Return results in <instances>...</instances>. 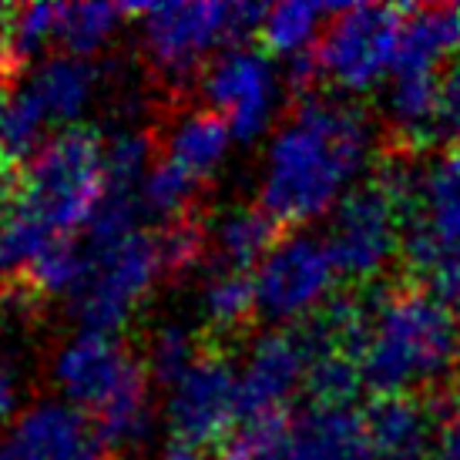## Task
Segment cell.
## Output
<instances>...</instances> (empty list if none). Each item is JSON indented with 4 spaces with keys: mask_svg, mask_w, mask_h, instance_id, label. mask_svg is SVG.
Here are the masks:
<instances>
[{
    "mask_svg": "<svg viewBox=\"0 0 460 460\" xmlns=\"http://www.w3.org/2000/svg\"><path fill=\"white\" fill-rule=\"evenodd\" d=\"M440 75H394L386 81L384 111L396 138L407 145H423L440 128Z\"/></svg>",
    "mask_w": 460,
    "mask_h": 460,
    "instance_id": "23",
    "label": "cell"
},
{
    "mask_svg": "<svg viewBox=\"0 0 460 460\" xmlns=\"http://www.w3.org/2000/svg\"><path fill=\"white\" fill-rule=\"evenodd\" d=\"M340 279L343 276L326 239L293 232L272 245V252L252 272L259 316L279 323L286 330L306 326L336 299L332 293Z\"/></svg>",
    "mask_w": 460,
    "mask_h": 460,
    "instance_id": "11",
    "label": "cell"
},
{
    "mask_svg": "<svg viewBox=\"0 0 460 460\" xmlns=\"http://www.w3.org/2000/svg\"><path fill=\"white\" fill-rule=\"evenodd\" d=\"M7 212H11V205L0 202V279L7 276V262H4V229H7Z\"/></svg>",
    "mask_w": 460,
    "mask_h": 460,
    "instance_id": "34",
    "label": "cell"
},
{
    "mask_svg": "<svg viewBox=\"0 0 460 460\" xmlns=\"http://www.w3.org/2000/svg\"><path fill=\"white\" fill-rule=\"evenodd\" d=\"M51 380L61 400L98 423L111 450L148 440L155 423L152 376L118 336L77 330L54 353Z\"/></svg>",
    "mask_w": 460,
    "mask_h": 460,
    "instance_id": "4",
    "label": "cell"
},
{
    "mask_svg": "<svg viewBox=\"0 0 460 460\" xmlns=\"http://www.w3.org/2000/svg\"><path fill=\"white\" fill-rule=\"evenodd\" d=\"M460 51V4L407 7L394 75H440Z\"/></svg>",
    "mask_w": 460,
    "mask_h": 460,
    "instance_id": "19",
    "label": "cell"
},
{
    "mask_svg": "<svg viewBox=\"0 0 460 460\" xmlns=\"http://www.w3.org/2000/svg\"><path fill=\"white\" fill-rule=\"evenodd\" d=\"M58 27H61V4H24L0 11V40L17 67L40 58L48 44H58Z\"/></svg>",
    "mask_w": 460,
    "mask_h": 460,
    "instance_id": "25",
    "label": "cell"
},
{
    "mask_svg": "<svg viewBox=\"0 0 460 460\" xmlns=\"http://www.w3.org/2000/svg\"><path fill=\"white\" fill-rule=\"evenodd\" d=\"M332 13H336V7L306 4V0H286V4L266 7V17L259 27L266 54L272 61H289L293 67L309 61L320 48Z\"/></svg>",
    "mask_w": 460,
    "mask_h": 460,
    "instance_id": "21",
    "label": "cell"
},
{
    "mask_svg": "<svg viewBox=\"0 0 460 460\" xmlns=\"http://www.w3.org/2000/svg\"><path fill=\"white\" fill-rule=\"evenodd\" d=\"M313 359L316 343L306 326L262 332L239 363V420L289 413V400L306 390Z\"/></svg>",
    "mask_w": 460,
    "mask_h": 460,
    "instance_id": "14",
    "label": "cell"
},
{
    "mask_svg": "<svg viewBox=\"0 0 460 460\" xmlns=\"http://www.w3.org/2000/svg\"><path fill=\"white\" fill-rule=\"evenodd\" d=\"M235 138H232L229 125L208 111V108H195L185 111L172 121V128L165 131V145H162V158L181 168L185 175L199 185L208 179H216L222 165L229 162V152Z\"/></svg>",
    "mask_w": 460,
    "mask_h": 460,
    "instance_id": "18",
    "label": "cell"
},
{
    "mask_svg": "<svg viewBox=\"0 0 460 460\" xmlns=\"http://www.w3.org/2000/svg\"><path fill=\"white\" fill-rule=\"evenodd\" d=\"M165 423L179 447L222 444L239 423V367L205 349L172 386H165Z\"/></svg>",
    "mask_w": 460,
    "mask_h": 460,
    "instance_id": "13",
    "label": "cell"
},
{
    "mask_svg": "<svg viewBox=\"0 0 460 460\" xmlns=\"http://www.w3.org/2000/svg\"><path fill=\"white\" fill-rule=\"evenodd\" d=\"M202 353H205L202 343H199V336H195L189 326H181V323H162V326H155L152 336H148L141 363H145V370L152 376V384H158L165 390V386L175 384Z\"/></svg>",
    "mask_w": 460,
    "mask_h": 460,
    "instance_id": "28",
    "label": "cell"
},
{
    "mask_svg": "<svg viewBox=\"0 0 460 460\" xmlns=\"http://www.w3.org/2000/svg\"><path fill=\"white\" fill-rule=\"evenodd\" d=\"M286 460H373L367 410H357V403L349 407L309 403V410L293 417Z\"/></svg>",
    "mask_w": 460,
    "mask_h": 460,
    "instance_id": "16",
    "label": "cell"
},
{
    "mask_svg": "<svg viewBox=\"0 0 460 460\" xmlns=\"http://www.w3.org/2000/svg\"><path fill=\"white\" fill-rule=\"evenodd\" d=\"M407 7L349 4L336 7L320 48L313 54L316 81H326L346 98L386 84L396 71Z\"/></svg>",
    "mask_w": 460,
    "mask_h": 460,
    "instance_id": "9",
    "label": "cell"
},
{
    "mask_svg": "<svg viewBox=\"0 0 460 460\" xmlns=\"http://www.w3.org/2000/svg\"><path fill=\"white\" fill-rule=\"evenodd\" d=\"M195 309H199V323L205 330L218 332V336H235L259 313L252 272L212 266L199 282Z\"/></svg>",
    "mask_w": 460,
    "mask_h": 460,
    "instance_id": "22",
    "label": "cell"
},
{
    "mask_svg": "<svg viewBox=\"0 0 460 460\" xmlns=\"http://www.w3.org/2000/svg\"><path fill=\"white\" fill-rule=\"evenodd\" d=\"M84 269H88V252L84 245L71 239V243H54L51 249H44L21 276L27 279V289H34L38 296L67 303L84 279Z\"/></svg>",
    "mask_w": 460,
    "mask_h": 460,
    "instance_id": "27",
    "label": "cell"
},
{
    "mask_svg": "<svg viewBox=\"0 0 460 460\" xmlns=\"http://www.w3.org/2000/svg\"><path fill=\"white\" fill-rule=\"evenodd\" d=\"M208 252H212V266L226 269H259V262L272 252L276 239V222L259 208V205H229L222 208L208 226Z\"/></svg>",
    "mask_w": 460,
    "mask_h": 460,
    "instance_id": "20",
    "label": "cell"
},
{
    "mask_svg": "<svg viewBox=\"0 0 460 460\" xmlns=\"http://www.w3.org/2000/svg\"><path fill=\"white\" fill-rule=\"evenodd\" d=\"M450 309H454V316H457V323H460V289H457V296L450 299Z\"/></svg>",
    "mask_w": 460,
    "mask_h": 460,
    "instance_id": "36",
    "label": "cell"
},
{
    "mask_svg": "<svg viewBox=\"0 0 460 460\" xmlns=\"http://www.w3.org/2000/svg\"><path fill=\"white\" fill-rule=\"evenodd\" d=\"M202 94L208 111L229 125L232 138L252 145L272 128L282 98V77L276 61L256 48H226L202 71Z\"/></svg>",
    "mask_w": 460,
    "mask_h": 460,
    "instance_id": "12",
    "label": "cell"
},
{
    "mask_svg": "<svg viewBox=\"0 0 460 460\" xmlns=\"http://www.w3.org/2000/svg\"><path fill=\"white\" fill-rule=\"evenodd\" d=\"M417 181L407 165H386L346 195L330 216V245L340 276L349 282H376L407 252Z\"/></svg>",
    "mask_w": 460,
    "mask_h": 460,
    "instance_id": "5",
    "label": "cell"
},
{
    "mask_svg": "<svg viewBox=\"0 0 460 460\" xmlns=\"http://www.w3.org/2000/svg\"><path fill=\"white\" fill-rule=\"evenodd\" d=\"M202 192V185L192 181L181 168H175L172 162H165L162 155L155 158V165L148 168V175L141 181V208H145V216H162V218H181L189 216V208L192 202L199 199Z\"/></svg>",
    "mask_w": 460,
    "mask_h": 460,
    "instance_id": "29",
    "label": "cell"
},
{
    "mask_svg": "<svg viewBox=\"0 0 460 460\" xmlns=\"http://www.w3.org/2000/svg\"><path fill=\"white\" fill-rule=\"evenodd\" d=\"M102 91V67L75 54L44 58L0 102V135L7 152L31 158L48 141V131L77 128Z\"/></svg>",
    "mask_w": 460,
    "mask_h": 460,
    "instance_id": "8",
    "label": "cell"
},
{
    "mask_svg": "<svg viewBox=\"0 0 460 460\" xmlns=\"http://www.w3.org/2000/svg\"><path fill=\"white\" fill-rule=\"evenodd\" d=\"M407 256L430 293L454 299L460 289V145L437 155L417 181Z\"/></svg>",
    "mask_w": 460,
    "mask_h": 460,
    "instance_id": "10",
    "label": "cell"
},
{
    "mask_svg": "<svg viewBox=\"0 0 460 460\" xmlns=\"http://www.w3.org/2000/svg\"><path fill=\"white\" fill-rule=\"evenodd\" d=\"M367 423L373 460H434L437 417L420 396H380Z\"/></svg>",
    "mask_w": 460,
    "mask_h": 460,
    "instance_id": "17",
    "label": "cell"
},
{
    "mask_svg": "<svg viewBox=\"0 0 460 460\" xmlns=\"http://www.w3.org/2000/svg\"><path fill=\"white\" fill-rule=\"evenodd\" d=\"M152 460H202L195 450H189V447H179V444H172L168 450H162L158 457H152Z\"/></svg>",
    "mask_w": 460,
    "mask_h": 460,
    "instance_id": "33",
    "label": "cell"
},
{
    "mask_svg": "<svg viewBox=\"0 0 460 460\" xmlns=\"http://www.w3.org/2000/svg\"><path fill=\"white\" fill-rule=\"evenodd\" d=\"M135 17V7L128 4H61V27L58 44L65 54L94 61V54L111 48L125 21Z\"/></svg>",
    "mask_w": 460,
    "mask_h": 460,
    "instance_id": "24",
    "label": "cell"
},
{
    "mask_svg": "<svg viewBox=\"0 0 460 460\" xmlns=\"http://www.w3.org/2000/svg\"><path fill=\"white\" fill-rule=\"evenodd\" d=\"M7 158H11V152H7V145H4V135H0V179H4V172H7Z\"/></svg>",
    "mask_w": 460,
    "mask_h": 460,
    "instance_id": "35",
    "label": "cell"
},
{
    "mask_svg": "<svg viewBox=\"0 0 460 460\" xmlns=\"http://www.w3.org/2000/svg\"><path fill=\"white\" fill-rule=\"evenodd\" d=\"M460 359V323L427 286L390 289L367 303L357 367L380 396H417L447 380Z\"/></svg>",
    "mask_w": 460,
    "mask_h": 460,
    "instance_id": "3",
    "label": "cell"
},
{
    "mask_svg": "<svg viewBox=\"0 0 460 460\" xmlns=\"http://www.w3.org/2000/svg\"><path fill=\"white\" fill-rule=\"evenodd\" d=\"M108 189L104 135L81 125L51 135L24 162L21 189L7 212V276L24 272L54 243H71L77 232H88Z\"/></svg>",
    "mask_w": 460,
    "mask_h": 460,
    "instance_id": "2",
    "label": "cell"
},
{
    "mask_svg": "<svg viewBox=\"0 0 460 460\" xmlns=\"http://www.w3.org/2000/svg\"><path fill=\"white\" fill-rule=\"evenodd\" d=\"M0 450L11 460H111L98 423L67 400H38L13 417Z\"/></svg>",
    "mask_w": 460,
    "mask_h": 460,
    "instance_id": "15",
    "label": "cell"
},
{
    "mask_svg": "<svg viewBox=\"0 0 460 460\" xmlns=\"http://www.w3.org/2000/svg\"><path fill=\"white\" fill-rule=\"evenodd\" d=\"M84 252L88 269L77 293L67 299V309L77 326L91 332L118 336V330L152 299L158 282L172 276L162 232H152L148 226L121 239L84 243Z\"/></svg>",
    "mask_w": 460,
    "mask_h": 460,
    "instance_id": "7",
    "label": "cell"
},
{
    "mask_svg": "<svg viewBox=\"0 0 460 460\" xmlns=\"http://www.w3.org/2000/svg\"><path fill=\"white\" fill-rule=\"evenodd\" d=\"M141 31V51L162 77H181L205 71L226 48L259 34L266 7L259 4H145L135 7Z\"/></svg>",
    "mask_w": 460,
    "mask_h": 460,
    "instance_id": "6",
    "label": "cell"
},
{
    "mask_svg": "<svg viewBox=\"0 0 460 460\" xmlns=\"http://www.w3.org/2000/svg\"><path fill=\"white\" fill-rule=\"evenodd\" d=\"M17 394H21V386H17V367H13L11 349L0 343V420L13 413Z\"/></svg>",
    "mask_w": 460,
    "mask_h": 460,
    "instance_id": "32",
    "label": "cell"
},
{
    "mask_svg": "<svg viewBox=\"0 0 460 460\" xmlns=\"http://www.w3.org/2000/svg\"><path fill=\"white\" fill-rule=\"evenodd\" d=\"M440 128L450 131L460 145V65L444 75V91H440Z\"/></svg>",
    "mask_w": 460,
    "mask_h": 460,
    "instance_id": "31",
    "label": "cell"
},
{
    "mask_svg": "<svg viewBox=\"0 0 460 460\" xmlns=\"http://www.w3.org/2000/svg\"><path fill=\"white\" fill-rule=\"evenodd\" d=\"M289 434L293 417L289 413H269V417H243L222 440L218 460H286L289 457Z\"/></svg>",
    "mask_w": 460,
    "mask_h": 460,
    "instance_id": "26",
    "label": "cell"
},
{
    "mask_svg": "<svg viewBox=\"0 0 460 460\" xmlns=\"http://www.w3.org/2000/svg\"><path fill=\"white\" fill-rule=\"evenodd\" d=\"M370 158V115L340 94H306L269 138L256 205L276 226H309L363 185Z\"/></svg>",
    "mask_w": 460,
    "mask_h": 460,
    "instance_id": "1",
    "label": "cell"
},
{
    "mask_svg": "<svg viewBox=\"0 0 460 460\" xmlns=\"http://www.w3.org/2000/svg\"><path fill=\"white\" fill-rule=\"evenodd\" d=\"M434 460H460V396L437 417Z\"/></svg>",
    "mask_w": 460,
    "mask_h": 460,
    "instance_id": "30",
    "label": "cell"
}]
</instances>
